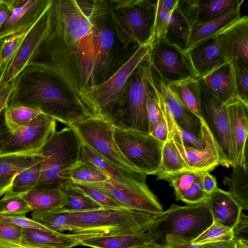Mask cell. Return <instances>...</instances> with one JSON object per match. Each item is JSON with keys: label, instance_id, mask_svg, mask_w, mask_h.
I'll return each mask as SVG.
<instances>
[{"label": "cell", "instance_id": "48", "mask_svg": "<svg viewBox=\"0 0 248 248\" xmlns=\"http://www.w3.org/2000/svg\"><path fill=\"white\" fill-rule=\"evenodd\" d=\"M202 172L198 175L193 184L182 197L181 201L187 204H196L207 201L209 195L204 191L202 186L201 176Z\"/></svg>", "mask_w": 248, "mask_h": 248}, {"label": "cell", "instance_id": "44", "mask_svg": "<svg viewBox=\"0 0 248 248\" xmlns=\"http://www.w3.org/2000/svg\"><path fill=\"white\" fill-rule=\"evenodd\" d=\"M170 14L163 7L160 0L155 1V17L153 30V43L165 38Z\"/></svg>", "mask_w": 248, "mask_h": 248}, {"label": "cell", "instance_id": "22", "mask_svg": "<svg viewBox=\"0 0 248 248\" xmlns=\"http://www.w3.org/2000/svg\"><path fill=\"white\" fill-rule=\"evenodd\" d=\"M46 159L42 149L0 154V197L5 193L17 174Z\"/></svg>", "mask_w": 248, "mask_h": 248}, {"label": "cell", "instance_id": "17", "mask_svg": "<svg viewBox=\"0 0 248 248\" xmlns=\"http://www.w3.org/2000/svg\"><path fill=\"white\" fill-rule=\"evenodd\" d=\"M50 0H14L11 16L2 27L0 41L29 30L42 15Z\"/></svg>", "mask_w": 248, "mask_h": 248}, {"label": "cell", "instance_id": "37", "mask_svg": "<svg viewBox=\"0 0 248 248\" xmlns=\"http://www.w3.org/2000/svg\"><path fill=\"white\" fill-rule=\"evenodd\" d=\"M28 31L10 35L0 41V84Z\"/></svg>", "mask_w": 248, "mask_h": 248}, {"label": "cell", "instance_id": "40", "mask_svg": "<svg viewBox=\"0 0 248 248\" xmlns=\"http://www.w3.org/2000/svg\"><path fill=\"white\" fill-rule=\"evenodd\" d=\"M63 191L66 196L67 203L61 209L69 211H85L96 210L102 207L71 184Z\"/></svg>", "mask_w": 248, "mask_h": 248}, {"label": "cell", "instance_id": "61", "mask_svg": "<svg viewBox=\"0 0 248 248\" xmlns=\"http://www.w3.org/2000/svg\"><path fill=\"white\" fill-rule=\"evenodd\" d=\"M139 248H168L166 245H162L157 243L155 242H152L148 243Z\"/></svg>", "mask_w": 248, "mask_h": 248}, {"label": "cell", "instance_id": "60", "mask_svg": "<svg viewBox=\"0 0 248 248\" xmlns=\"http://www.w3.org/2000/svg\"><path fill=\"white\" fill-rule=\"evenodd\" d=\"M163 8L170 15L177 9L179 0H160Z\"/></svg>", "mask_w": 248, "mask_h": 248}, {"label": "cell", "instance_id": "58", "mask_svg": "<svg viewBox=\"0 0 248 248\" xmlns=\"http://www.w3.org/2000/svg\"><path fill=\"white\" fill-rule=\"evenodd\" d=\"M203 248H237L233 240L202 245Z\"/></svg>", "mask_w": 248, "mask_h": 248}, {"label": "cell", "instance_id": "12", "mask_svg": "<svg viewBox=\"0 0 248 248\" xmlns=\"http://www.w3.org/2000/svg\"><path fill=\"white\" fill-rule=\"evenodd\" d=\"M149 60L151 67L166 84L198 78L187 51L164 38L153 44Z\"/></svg>", "mask_w": 248, "mask_h": 248}, {"label": "cell", "instance_id": "41", "mask_svg": "<svg viewBox=\"0 0 248 248\" xmlns=\"http://www.w3.org/2000/svg\"><path fill=\"white\" fill-rule=\"evenodd\" d=\"M157 92L162 114L165 120L168 131L173 134L179 136L186 145L197 149L203 148L205 145V141L203 137L201 138H198L181 129L176 123L169 112L161 95L157 90Z\"/></svg>", "mask_w": 248, "mask_h": 248}, {"label": "cell", "instance_id": "50", "mask_svg": "<svg viewBox=\"0 0 248 248\" xmlns=\"http://www.w3.org/2000/svg\"><path fill=\"white\" fill-rule=\"evenodd\" d=\"M0 222L13 224L22 229H38L46 231H53L46 227L39 222L32 218H29L25 216L0 217Z\"/></svg>", "mask_w": 248, "mask_h": 248}, {"label": "cell", "instance_id": "10", "mask_svg": "<svg viewBox=\"0 0 248 248\" xmlns=\"http://www.w3.org/2000/svg\"><path fill=\"white\" fill-rule=\"evenodd\" d=\"M153 88L149 56L139 65L129 80L124 115L118 128L148 133L147 102Z\"/></svg>", "mask_w": 248, "mask_h": 248}, {"label": "cell", "instance_id": "31", "mask_svg": "<svg viewBox=\"0 0 248 248\" xmlns=\"http://www.w3.org/2000/svg\"><path fill=\"white\" fill-rule=\"evenodd\" d=\"M243 1V0H198L195 25L219 18L241 6Z\"/></svg>", "mask_w": 248, "mask_h": 248}, {"label": "cell", "instance_id": "33", "mask_svg": "<svg viewBox=\"0 0 248 248\" xmlns=\"http://www.w3.org/2000/svg\"><path fill=\"white\" fill-rule=\"evenodd\" d=\"M43 162L17 174L3 197L21 196L36 187L40 177Z\"/></svg>", "mask_w": 248, "mask_h": 248}, {"label": "cell", "instance_id": "3", "mask_svg": "<svg viewBox=\"0 0 248 248\" xmlns=\"http://www.w3.org/2000/svg\"><path fill=\"white\" fill-rule=\"evenodd\" d=\"M153 42L139 46L127 61L110 77L81 92L79 98L95 117L119 127L126 103L129 80L149 56Z\"/></svg>", "mask_w": 248, "mask_h": 248}, {"label": "cell", "instance_id": "14", "mask_svg": "<svg viewBox=\"0 0 248 248\" xmlns=\"http://www.w3.org/2000/svg\"><path fill=\"white\" fill-rule=\"evenodd\" d=\"M202 122V136L205 145L197 149L186 144L178 135L168 131L173 142L187 169L196 171L210 172L219 165L221 158L218 146L203 119Z\"/></svg>", "mask_w": 248, "mask_h": 248}, {"label": "cell", "instance_id": "13", "mask_svg": "<svg viewBox=\"0 0 248 248\" xmlns=\"http://www.w3.org/2000/svg\"><path fill=\"white\" fill-rule=\"evenodd\" d=\"M56 121L41 114L13 132L1 153L41 149L56 132Z\"/></svg>", "mask_w": 248, "mask_h": 248}, {"label": "cell", "instance_id": "36", "mask_svg": "<svg viewBox=\"0 0 248 248\" xmlns=\"http://www.w3.org/2000/svg\"><path fill=\"white\" fill-rule=\"evenodd\" d=\"M201 172L185 170L173 173H158L156 175L157 180L169 183L174 190L176 200L180 201Z\"/></svg>", "mask_w": 248, "mask_h": 248}, {"label": "cell", "instance_id": "19", "mask_svg": "<svg viewBox=\"0 0 248 248\" xmlns=\"http://www.w3.org/2000/svg\"><path fill=\"white\" fill-rule=\"evenodd\" d=\"M217 36L227 60L248 67V16H241Z\"/></svg>", "mask_w": 248, "mask_h": 248}, {"label": "cell", "instance_id": "46", "mask_svg": "<svg viewBox=\"0 0 248 248\" xmlns=\"http://www.w3.org/2000/svg\"><path fill=\"white\" fill-rule=\"evenodd\" d=\"M233 65L238 98L248 105V67L233 60Z\"/></svg>", "mask_w": 248, "mask_h": 248}, {"label": "cell", "instance_id": "45", "mask_svg": "<svg viewBox=\"0 0 248 248\" xmlns=\"http://www.w3.org/2000/svg\"><path fill=\"white\" fill-rule=\"evenodd\" d=\"M71 184L104 208H120L121 206L113 199L102 191L82 183Z\"/></svg>", "mask_w": 248, "mask_h": 248}, {"label": "cell", "instance_id": "11", "mask_svg": "<svg viewBox=\"0 0 248 248\" xmlns=\"http://www.w3.org/2000/svg\"><path fill=\"white\" fill-rule=\"evenodd\" d=\"M200 82L202 118L218 146L221 165L233 167L235 166V156L231 136L227 107L217 100Z\"/></svg>", "mask_w": 248, "mask_h": 248}, {"label": "cell", "instance_id": "5", "mask_svg": "<svg viewBox=\"0 0 248 248\" xmlns=\"http://www.w3.org/2000/svg\"><path fill=\"white\" fill-rule=\"evenodd\" d=\"M81 144L72 127L56 131L42 148L46 159L42 162L36 187L63 190L71 184L69 172L80 160Z\"/></svg>", "mask_w": 248, "mask_h": 248}, {"label": "cell", "instance_id": "39", "mask_svg": "<svg viewBox=\"0 0 248 248\" xmlns=\"http://www.w3.org/2000/svg\"><path fill=\"white\" fill-rule=\"evenodd\" d=\"M41 114L39 109L22 106L8 107L4 111L6 124L12 133Z\"/></svg>", "mask_w": 248, "mask_h": 248}, {"label": "cell", "instance_id": "32", "mask_svg": "<svg viewBox=\"0 0 248 248\" xmlns=\"http://www.w3.org/2000/svg\"><path fill=\"white\" fill-rule=\"evenodd\" d=\"M223 183L229 187V192L238 203L242 210H248V168L236 165L232 167L229 177H225Z\"/></svg>", "mask_w": 248, "mask_h": 248}, {"label": "cell", "instance_id": "59", "mask_svg": "<svg viewBox=\"0 0 248 248\" xmlns=\"http://www.w3.org/2000/svg\"><path fill=\"white\" fill-rule=\"evenodd\" d=\"M0 248H38L0 238Z\"/></svg>", "mask_w": 248, "mask_h": 248}, {"label": "cell", "instance_id": "54", "mask_svg": "<svg viewBox=\"0 0 248 248\" xmlns=\"http://www.w3.org/2000/svg\"><path fill=\"white\" fill-rule=\"evenodd\" d=\"M5 110H3L0 113V154L12 134V132L8 128L5 121Z\"/></svg>", "mask_w": 248, "mask_h": 248}, {"label": "cell", "instance_id": "52", "mask_svg": "<svg viewBox=\"0 0 248 248\" xmlns=\"http://www.w3.org/2000/svg\"><path fill=\"white\" fill-rule=\"evenodd\" d=\"M14 84V79L0 84V113L9 105Z\"/></svg>", "mask_w": 248, "mask_h": 248}, {"label": "cell", "instance_id": "28", "mask_svg": "<svg viewBox=\"0 0 248 248\" xmlns=\"http://www.w3.org/2000/svg\"><path fill=\"white\" fill-rule=\"evenodd\" d=\"M80 159L87 160L93 164L103 171L110 181L124 189L137 191H150L146 181H140L124 174L95 154L82 142Z\"/></svg>", "mask_w": 248, "mask_h": 248}, {"label": "cell", "instance_id": "35", "mask_svg": "<svg viewBox=\"0 0 248 248\" xmlns=\"http://www.w3.org/2000/svg\"><path fill=\"white\" fill-rule=\"evenodd\" d=\"M72 183H94L109 180L108 176L92 163L80 159L69 172Z\"/></svg>", "mask_w": 248, "mask_h": 248}, {"label": "cell", "instance_id": "55", "mask_svg": "<svg viewBox=\"0 0 248 248\" xmlns=\"http://www.w3.org/2000/svg\"><path fill=\"white\" fill-rule=\"evenodd\" d=\"M13 9L12 0H0V32L10 18Z\"/></svg>", "mask_w": 248, "mask_h": 248}, {"label": "cell", "instance_id": "51", "mask_svg": "<svg viewBox=\"0 0 248 248\" xmlns=\"http://www.w3.org/2000/svg\"><path fill=\"white\" fill-rule=\"evenodd\" d=\"M23 229L13 224L0 222V238L21 243Z\"/></svg>", "mask_w": 248, "mask_h": 248}, {"label": "cell", "instance_id": "38", "mask_svg": "<svg viewBox=\"0 0 248 248\" xmlns=\"http://www.w3.org/2000/svg\"><path fill=\"white\" fill-rule=\"evenodd\" d=\"M188 170L178 152L171 138L168 135L163 143L162 149L161 162L158 173H173Z\"/></svg>", "mask_w": 248, "mask_h": 248}, {"label": "cell", "instance_id": "23", "mask_svg": "<svg viewBox=\"0 0 248 248\" xmlns=\"http://www.w3.org/2000/svg\"><path fill=\"white\" fill-rule=\"evenodd\" d=\"M186 51L198 78L229 62L225 56L217 35Z\"/></svg>", "mask_w": 248, "mask_h": 248}, {"label": "cell", "instance_id": "20", "mask_svg": "<svg viewBox=\"0 0 248 248\" xmlns=\"http://www.w3.org/2000/svg\"><path fill=\"white\" fill-rule=\"evenodd\" d=\"M227 107L235 165H241L248 168V105L238 100Z\"/></svg>", "mask_w": 248, "mask_h": 248}, {"label": "cell", "instance_id": "47", "mask_svg": "<svg viewBox=\"0 0 248 248\" xmlns=\"http://www.w3.org/2000/svg\"><path fill=\"white\" fill-rule=\"evenodd\" d=\"M152 84L153 88L149 94L147 102L149 133H151L154 130L162 117L157 92L153 84V81Z\"/></svg>", "mask_w": 248, "mask_h": 248}, {"label": "cell", "instance_id": "27", "mask_svg": "<svg viewBox=\"0 0 248 248\" xmlns=\"http://www.w3.org/2000/svg\"><path fill=\"white\" fill-rule=\"evenodd\" d=\"M241 6L219 18L194 25L190 31L186 50L218 35L225 29L239 19L241 17Z\"/></svg>", "mask_w": 248, "mask_h": 248}, {"label": "cell", "instance_id": "4", "mask_svg": "<svg viewBox=\"0 0 248 248\" xmlns=\"http://www.w3.org/2000/svg\"><path fill=\"white\" fill-rule=\"evenodd\" d=\"M63 211L66 217L67 232L79 234L82 240L97 236L146 232L159 215L124 207Z\"/></svg>", "mask_w": 248, "mask_h": 248}, {"label": "cell", "instance_id": "24", "mask_svg": "<svg viewBox=\"0 0 248 248\" xmlns=\"http://www.w3.org/2000/svg\"><path fill=\"white\" fill-rule=\"evenodd\" d=\"M206 202L214 221L232 229L238 223L243 210L229 192L217 187Z\"/></svg>", "mask_w": 248, "mask_h": 248}, {"label": "cell", "instance_id": "43", "mask_svg": "<svg viewBox=\"0 0 248 248\" xmlns=\"http://www.w3.org/2000/svg\"><path fill=\"white\" fill-rule=\"evenodd\" d=\"M30 212H31V208L21 196L0 200V217L25 216Z\"/></svg>", "mask_w": 248, "mask_h": 248}, {"label": "cell", "instance_id": "1", "mask_svg": "<svg viewBox=\"0 0 248 248\" xmlns=\"http://www.w3.org/2000/svg\"><path fill=\"white\" fill-rule=\"evenodd\" d=\"M109 14L106 1L51 0L47 31L30 63L44 68L84 106L80 93L99 84L110 62L111 52L98 39Z\"/></svg>", "mask_w": 248, "mask_h": 248}, {"label": "cell", "instance_id": "25", "mask_svg": "<svg viewBox=\"0 0 248 248\" xmlns=\"http://www.w3.org/2000/svg\"><path fill=\"white\" fill-rule=\"evenodd\" d=\"M80 242L77 233L23 229L21 243L38 248H72Z\"/></svg>", "mask_w": 248, "mask_h": 248}, {"label": "cell", "instance_id": "56", "mask_svg": "<svg viewBox=\"0 0 248 248\" xmlns=\"http://www.w3.org/2000/svg\"><path fill=\"white\" fill-rule=\"evenodd\" d=\"M202 188L204 191L210 195L217 187L216 178L208 171H204L201 176Z\"/></svg>", "mask_w": 248, "mask_h": 248}, {"label": "cell", "instance_id": "30", "mask_svg": "<svg viewBox=\"0 0 248 248\" xmlns=\"http://www.w3.org/2000/svg\"><path fill=\"white\" fill-rule=\"evenodd\" d=\"M182 104L200 120L202 119L201 110V84L198 78H191L166 84Z\"/></svg>", "mask_w": 248, "mask_h": 248}, {"label": "cell", "instance_id": "15", "mask_svg": "<svg viewBox=\"0 0 248 248\" xmlns=\"http://www.w3.org/2000/svg\"><path fill=\"white\" fill-rule=\"evenodd\" d=\"M82 183L108 195L122 207L157 215L163 212L156 197L151 190L143 192L125 189L110 180L99 183Z\"/></svg>", "mask_w": 248, "mask_h": 248}, {"label": "cell", "instance_id": "42", "mask_svg": "<svg viewBox=\"0 0 248 248\" xmlns=\"http://www.w3.org/2000/svg\"><path fill=\"white\" fill-rule=\"evenodd\" d=\"M232 229L213 220L212 224L191 242L202 245L233 240Z\"/></svg>", "mask_w": 248, "mask_h": 248}, {"label": "cell", "instance_id": "53", "mask_svg": "<svg viewBox=\"0 0 248 248\" xmlns=\"http://www.w3.org/2000/svg\"><path fill=\"white\" fill-rule=\"evenodd\" d=\"M165 243L168 248H203L202 245L173 236H166Z\"/></svg>", "mask_w": 248, "mask_h": 248}, {"label": "cell", "instance_id": "29", "mask_svg": "<svg viewBox=\"0 0 248 248\" xmlns=\"http://www.w3.org/2000/svg\"><path fill=\"white\" fill-rule=\"evenodd\" d=\"M31 212H45L62 209L67 203L65 192L57 188L36 187L21 196Z\"/></svg>", "mask_w": 248, "mask_h": 248}, {"label": "cell", "instance_id": "49", "mask_svg": "<svg viewBox=\"0 0 248 248\" xmlns=\"http://www.w3.org/2000/svg\"><path fill=\"white\" fill-rule=\"evenodd\" d=\"M233 241L237 248H248V217L242 213L240 219L232 229Z\"/></svg>", "mask_w": 248, "mask_h": 248}, {"label": "cell", "instance_id": "8", "mask_svg": "<svg viewBox=\"0 0 248 248\" xmlns=\"http://www.w3.org/2000/svg\"><path fill=\"white\" fill-rule=\"evenodd\" d=\"M109 14L124 44L153 43L155 0H112Z\"/></svg>", "mask_w": 248, "mask_h": 248}, {"label": "cell", "instance_id": "21", "mask_svg": "<svg viewBox=\"0 0 248 248\" xmlns=\"http://www.w3.org/2000/svg\"><path fill=\"white\" fill-rule=\"evenodd\" d=\"M198 78L207 90L224 105L227 106L239 100L231 61L224 63Z\"/></svg>", "mask_w": 248, "mask_h": 248}, {"label": "cell", "instance_id": "57", "mask_svg": "<svg viewBox=\"0 0 248 248\" xmlns=\"http://www.w3.org/2000/svg\"><path fill=\"white\" fill-rule=\"evenodd\" d=\"M150 134L156 139L163 143L167 140L168 131L165 120L163 115L160 122Z\"/></svg>", "mask_w": 248, "mask_h": 248}, {"label": "cell", "instance_id": "6", "mask_svg": "<svg viewBox=\"0 0 248 248\" xmlns=\"http://www.w3.org/2000/svg\"><path fill=\"white\" fill-rule=\"evenodd\" d=\"M213 222V217L206 202L184 206L172 204L158 216L148 231L158 244L165 245L167 236L192 242Z\"/></svg>", "mask_w": 248, "mask_h": 248}, {"label": "cell", "instance_id": "9", "mask_svg": "<svg viewBox=\"0 0 248 248\" xmlns=\"http://www.w3.org/2000/svg\"><path fill=\"white\" fill-rule=\"evenodd\" d=\"M114 138L124 156L139 170L155 175L161 162L163 142L150 133L115 127Z\"/></svg>", "mask_w": 248, "mask_h": 248}, {"label": "cell", "instance_id": "18", "mask_svg": "<svg viewBox=\"0 0 248 248\" xmlns=\"http://www.w3.org/2000/svg\"><path fill=\"white\" fill-rule=\"evenodd\" d=\"M151 71L153 84L161 95L169 112L177 125L193 135L198 138H202L201 120L182 104L152 67Z\"/></svg>", "mask_w": 248, "mask_h": 248}, {"label": "cell", "instance_id": "2", "mask_svg": "<svg viewBox=\"0 0 248 248\" xmlns=\"http://www.w3.org/2000/svg\"><path fill=\"white\" fill-rule=\"evenodd\" d=\"M8 107L22 106L40 110L68 126L94 117L64 87L43 67L30 63L14 79Z\"/></svg>", "mask_w": 248, "mask_h": 248}, {"label": "cell", "instance_id": "26", "mask_svg": "<svg viewBox=\"0 0 248 248\" xmlns=\"http://www.w3.org/2000/svg\"><path fill=\"white\" fill-rule=\"evenodd\" d=\"M152 242H155V238L147 231L92 237L81 241L80 245L93 248H139Z\"/></svg>", "mask_w": 248, "mask_h": 248}, {"label": "cell", "instance_id": "7", "mask_svg": "<svg viewBox=\"0 0 248 248\" xmlns=\"http://www.w3.org/2000/svg\"><path fill=\"white\" fill-rule=\"evenodd\" d=\"M69 126L76 131L83 143L110 166L126 176L146 181L147 175L136 169L120 150L114 138L115 127L112 124L92 117Z\"/></svg>", "mask_w": 248, "mask_h": 248}, {"label": "cell", "instance_id": "16", "mask_svg": "<svg viewBox=\"0 0 248 248\" xmlns=\"http://www.w3.org/2000/svg\"><path fill=\"white\" fill-rule=\"evenodd\" d=\"M50 2L51 0L38 20L28 31L15 58L6 72L1 83L8 82L15 79L30 63L47 31L49 25Z\"/></svg>", "mask_w": 248, "mask_h": 248}, {"label": "cell", "instance_id": "34", "mask_svg": "<svg viewBox=\"0 0 248 248\" xmlns=\"http://www.w3.org/2000/svg\"><path fill=\"white\" fill-rule=\"evenodd\" d=\"M190 31L187 21L177 8L170 15L164 39L170 43L186 50Z\"/></svg>", "mask_w": 248, "mask_h": 248}]
</instances>
